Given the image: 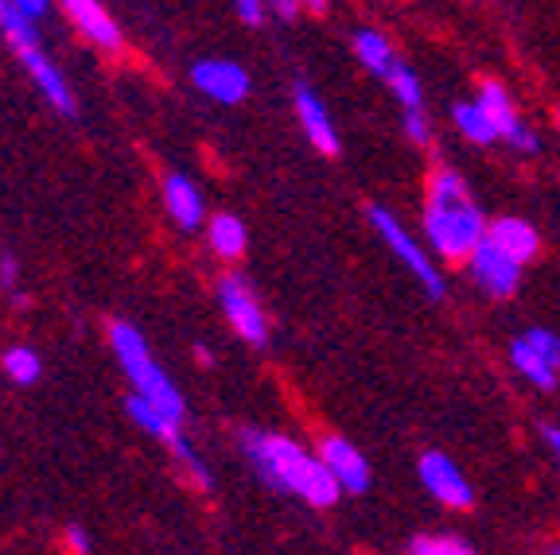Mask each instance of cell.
Here are the masks:
<instances>
[{
  "instance_id": "obj_12",
  "label": "cell",
  "mask_w": 560,
  "mask_h": 555,
  "mask_svg": "<svg viewBox=\"0 0 560 555\" xmlns=\"http://www.w3.org/2000/svg\"><path fill=\"white\" fill-rule=\"evenodd\" d=\"M296 117H300V125H304V137L312 140L324 156H339V132H335L324 102L307 90V82H300L296 86Z\"/></svg>"
},
{
  "instance_id": "obj_6",
  "label": "cell",
  "mask_w": 560,
  "mask_h": 555,
  "mask_svg": "<svg viewBox=\"0 0 560 555\" xmlns=\"http://www.w3.org/2000/svg\"><path fill=\"white\" fill-rule=\"evenodd\" d=\"M219 299H222V311H226L230 327H234L249 346H265V339H269V319H265L261 304H257L254 287L245 284L242 276H226L219 284Z\"/></svg>"
},
{
  "instance_id": "obj_21",
  "label": "cell",
  "mask_w": 560,
  "mask_h": 555,
  "mask_svg": "<svg viewBox=\"0 0 560 555\" xmlns=\"http://www.w3.org/2000/svg\"><path fill=\"white\" fill-rule=\"evenodd\" d=\"M385 82H389L394 97L401 102V114H424V86H420V79L405 62H397V70Z\"/></svg>"
},
{
  "instance_id": "obj_17",
  "label": "cell",
  "mask_w": 560,
  "mask_h": 555,
  "mask_svg": "<svg viewBox=\"0 0 560 555\" xmlns=\"http://www.w3.org/2000/svg\"><path fill=\"white\" fill-rule=\"evenodd\" d=\"M510 365H514L517 374H522L525 381L534 385V389H541V392L557 389V381H560L557 369H552V365L545 362V357L537 354V350L529 346L525 339H514V342H510Z\"/></svg>"
},
{
  "instance_id": "obj_13",
  "label": "cell",
  "mask_w": 560,
  "mask_h": 555,
  "mask_svg": "<svg viewBox=\"0 0 560 555\" xmlns=\"http://www.w3.org/2000/svg\"><path fill=\"white\" fill-rule=\"evenodd\" d=\"M62 12H67V16L79 24V32L86 35V39H94L97 47L121 51V27L114 24V16H109L97 0H67V4H62Z\"/></svg>"
},
{
  "instance_id": "obj_3",
  "label": "cell",
  "mask_w": 560,
  "mask_h": 555,
  "mask_svg": "<svg viewBox=\"0 0 560 555\" xmlns=\"http://www.w3.org/2000/svg\"><path fill=\"white\" fill-rule=\"evenodd\" d=\"M109 342H114V354L117 362H121L125 377L132 381V389H137V397H144L152 404V409L164 412L172 424H184V397H179V389H175L172 381H167V374L156 365V357L149 354V346H144V339H140V330L132 327V322H109Z\"/></svg>"
},
{
  "instance_id": "obj_1",
  "label": "cell",
  "mask_w": 560,
  "mask_h": 555,
  "mask_svg": "<svg viewBox=\"0 0 560 555\" xmlns=\"http://www.w3.org/2000/svg\"><path fill=\"white\" fill-rule=\"evenodd\" d=\"M242 451H245V459L254 462L257 474L265 477V486L277 489V494H292V497H300V501L315 505V509H327V505L339 501L342 489L331 477V470L324 467L319 454H307L296 439L245 427Z\"/></svg>"
},
{
  "instance_id": "obj_23",
  "label": "cell",
  "mask_w": 560,
  "mask_h": 555,
  "mask_svg": "<svg viewBox=\"0 0 560 555\" xmlns=\"http://www.w3.org/2000/svg\"><path fill=\"white\" fill-rule=\"evenodd\" d=\"M409 555H475V552L455 536H417L409 544Z\"/></svg>"
},
{
  "instance_id": "obj_27",
  "label": "cell",
  "mask_w": 560,
  "mask_h": 555,
  "mask_svg": "<svg viewBox=\"0 0 560 555\" xmlns=\"http://www.w3.org/2000/svg\"><path fill=\"white\" fill-rule=\"evenodd\" d=\"M16 276H20L16 257H12V252H0V287L12 292V287H16Z\"/></svg>"
},
{
  "instance_id": "obj_4",
  "label": "cell",
  "mask_w": 560,
  "mask_h": 555,
  "mask_svg": "<svg viewBox=\"0 0 560 555\" xmlns=\"http://www.w3.org/2000/svg\"><path fill=\"white\" fill-rule=\"evenodd\" d=\"M366 217H370V226L377 229V237H382L385 245H389V252H394L397 261L405 264V269L417 276V284L424 287V292L432 295V299H444L447 284H444V272L432 264V257L424 252V245L412 241V234L401 226V217L394 214V210H385L377 206V202H370L366 206Z\"/></svg>"
},
{
  "instance_id": "obj_29",
  "label": "cell",
  "mask_w": 560,
  "mask_h": 555,
  "mask_svg": "<svg viewBox=\"0 0 560 555\" xmlns=\"http://www.w3.org/2000/svg\"><path fill=\"white\" fill-rule=\"evenodd\" d=\"M16 9L24 12L27 20H39V16H47V0H16Z\"/></svg>"
},
{
  "instance_id": "obj_30",
  "label": "cell",
  "mask_w": 560,
  "mask_h": 555,
  "mask_svg": "<svg viewBox=\"0 0 560 555\" xmlns=\"http://www.w3.org/2000/svg\"><path fill=\"white\" fill-rule=\"evenodd\" d=\"M541 435H545V442H549L552 459H557V467H560V427H557V424H545V427H541Z\"/></svg>"
},
{
  "instance_id": "obj_18",
  "label": "cell",
  "mask_w": 560,
  "mask_h": 555,
  "mask_svg": "<svg viewBox=\"0 0 560 555\" xmlns=\"http://www.w3.org/2000/svg\"><path fill=\"white\" fill-rule=\"evenodd\" d=\"M207 241L210 249L219 252V257H226V261H234V257H242L245 245H249V234H245V222L234 214H214L207 226Z\"/></svg>"
},
{
  "instance_id": "obj_32",
  "label": "cell",
  "mask_w": 560,
  "mask_h": 555,
  "mask_svg": "<svg viewBox=\"0 0 560 555\" xmlns=\"http://www.w3.org/2000/svg\"><path fill=\"white\" fill-rule=\"evenodd\" d=\"M195 357H199V362H202V365H210V362H214V357H210V350H202V346H199V350H195Z\"/></svg>"
},
{
  "instance_id": "obj_26",
  "label": "cell",
  "mask_w": 560,
  "mask_h": 555,
  "mask_svg": "<svg viewBox=\"0 0 560 555\" xmlns=\"http://www.w3.org/2000/svg\"><path fill=\"white\" fill-rule=\"evenodd\" d=\"M67 544L74 555H90V547H94V540H90V532L82 529V524H70L67 529Z\"/></svg>"
},
{
  "instance_id": "obj_8",
  "label": "cell",
  "mask_w": 560,
  "mask_h": 555,
  "mask_svg": "<svg viewBox=\"0 0 560 555\" xmlns=\"http://www.w3.org/2000/svg\"><path fill=\"white\" fill-rule=\"evenodd\" d=\"M475 102L482 105V114L490 117V125L499 129V140H510L517 152H537L534 129H525V121L517 117L514 102H510V94H506V86H502V82L487 79L479 86V97H475Z\"/></svg>"
},
{
  "instance_id": "obj_16",
  "label": "cell",
  "mask_w": 560,
  "mask_h": 555,
  "mask_svg": "<svg viewBox=\"0 0 560 555\" xmlns=\"http://www.w3.org/2000/svg\"><path fill=\"white\" fill-rule=\"evenodd\" d=\"M354 55H359V62L370 70V74H377V79H389L397 70V51H394V44L385 39L377 27H362V32H354Z\"/></svg>"
},
{
  "instance_id": "obj_19",
  "label": "cell",
  "mask_w": 560,
  "mask_h": 555,
  "mask_svg": "<svg viewBox=\"0 0 560 555\" xmlns=\"http://www.w3.org/2000/svg\"><path fill=\"white\" fill-rule=\"evenodd\" d=\"M452 117H455V129L464 132V140H471V144L487 147V144H494V140H499V129L490 125V117L482 114L479 102H459L452 109Z\"/></svg>"
},
{
  "instance_id": "obj_10",
  "label": "cell",
  "mask_w": 560,
  "mask_h": 555,
  "mask_svg": "<svg viewBox=\"0 0 560 555\" xmlns=\"http://www.w3.org/2000/svg\"><path fill=\"white\" fill-rule=\"evenodd\" d=\"M191 82L202 90L207 97L222 105H234L249 94V74H245L237 62L230 59H207V62H195L191 67Z\"/></svg>"
},
{
  "instance_id": "obj_14",
  "label": "cell",
  "mask_w": 560,
  "mask_h": 555,
  "mask_svg": "<svg viewBox=\"0 0 560 555\" xmlns=\"http://www.w3.org/2000/svg\"><path fill=\"white\" fill-rule=\"evenodd\" d=\"M20 59H24V67L32 70L35 86L44 90L47 102H51L62 117H74V109H79V105H74V94H70V86H67V82H62L59 70H55L51 62H47L44 47H32V51H24V55H20Z\"/></svg>"
},
{
  "instance_id": "obj_33",
  "label": "cell",
  "mask_w": 560,
  "mask_h": 555,
  "mask_svg": "<svg viewBox=\"0 0 560 555\" xmlns=\"http://www.w3.org/2000/svg\"><path fill=\"white\" fill-rule=\"evenodd\" d=\"M545 555H560V540H552V544L545 547Z\"/></svg>"
},
{
  "instance_id": "obj_25",
  "label": "cell",
  "mask_w": 560,
  "mask_h": 555,
  "mask_svg": "<svg viewBox=\"0 0 560 555\" xmlns=\"http://www.w3.org/2000/svg\"><path fill=\"white\" fill-rule=\"evenodd\" d=\"M401 132L409 144L417 147H429L432 144V121L429 114H401Z\"/></svg>"
},
{
  "instance_id": "obj_2",
  "label": "cell",
  "mask_w": 560,
  "mask_h": 555,
  "mask_svg": "<svg viewBox=\"0 0 560 555\" xmlns=\"http://www.w3.org/2000/svg\"><path fill=\"white\" fill-rule=\"evenodd\" d=\"M487 217L467 187L452 167H440L429 179L424 194V237L432 241V252L444 261H467L482 241H487Z\"/></svg>"
},
{
  "instance_id": "obj_15",
  "label": "cell",
  "mask_w": 560,
  "mask_h": 555,
  "mask_svg": "<svg viewBox=\"0 0 560 555\" xmlns=\"http://www.w3.org/2000/svg\"><path fill=\"white\" fill-rule=\"evenodd\" d=\"M164 202H167V210H172V217L184 229H199L202 226V214H207V206H202V194L195 191L191 179H184V175H167Z\"/></svg>"
},
{
  "instance_id": "obj_11",
  "label": "cell",
  "mask_w": 560,
  "mask_h": 555,
  "mask_svg": "<svg viewBox=\"0 0 560 555\" xmlns=\"http://www.w3.org/2000/svg\"><path fill=\"white\" fill-rule=\"evenodd\" d=\"M487 241L499 245L502 252H506L510 261H517L525 269V264L534 261L537 249H541V237H537V229L525 222V217H494L487 229Z\"/></svg>"
},
{
  "instance_id": "obj_22",
  "label": "cell",
  "mask_w": 560,
  "mask_h": 555,
  "mask_svg": "<svg viewBox=\"0 0 560 555\" xmlns=\"http://www.w3.org/2000/svg\"><path fill=\"white\" fill-rule=\"evenodd\" d=\"M0 365H4V374H9L16 385H35V381H39V354H35V350H27V346L4 350Z\"/></svg>"
},
{
  "instance_id": "obj_28",
  "label": "cell",
  "mask_w": 560,
  "mask_h": 555,
  "mask_svg": "<svg viewBox=\"0 0 560 555\" xmlns=\"http://www.w3.org/2000/svg\"><path fill=\"white\" fill-rule=\"evenodd\" d=\"M265 12H269V9H265L261 0H242V4H237V16H242L245 24H254V27L265 20Z\"/></svg>"
},
{
  "instance_id": "obj_20",
  "label": "cell",
  "mask_w": 560,
  "mask_h": 555,
  "mask_svg": "<svg viewBox=\"0 0 560 555\" xmlns=\"http://www.w3.org/2000/svg\"><path fill=\"white\" fill-rule=\"evenodd\" d=\"M125 409H129V416L137 420V424L144 427V432L160 435V439H164L167 447H172V442L184 439V432H179V424H172V420H167L164 412L152 409V404H149V400H144V397H129V404H125Z\"/></svg>"
},
{
  "instance_id": "obj_24",
  "label": "cell",
  "mask_w": 560,
  "mask_h": 555,
  "mask_svg": "<svg viewBox=\"0 0 560 555\" xmlns=\"http://www.w3.org/2000/svg\"><path fill=\"white\" fill-rule=\"evenodd\" d=\"M525 342H529V346L537 350V354L545 357V362L552 365V369H557L560 374V334L557 330H545V327H534V330H525L522 334Z\"/></svg>"
},
{
  "instance_id": "obj_31",
  "label": "cell",
  "mask_w": 560,
  "mask_h": 555,
  "mask_svg": "<svg viewBox=\"0 0 560 555\" xmlns=\"http://www.w3.org/2000/svg\"><path fill=\"white\" fill-rule=\"evenodd\" d=\"M272 12H277L280 20H292L300 12V4H292V0H280V4H272Z\"/></svg>"
},
{
  "instance_id": "obj_7",
  "label": "cell",
  "mask_w": 560,
  "mask_h": 555,
  "mask_svg": "<svg viewBox=\"0 0 560 555\" xmlns=\"http://www.w3.org/2000/svg\"><path fill=\"white\" fill-rule=\"evenodd\" d=\"M467 272H471L475 284L487 295H494V299H510V295L517 292V284H522V264L510 261L506 252L490 241H482L479 249L467 257Z\"/></svg>"
},
{
  "instance_id": "obj_5",
  "label": "cell",
  "mask_w": 560,
  "mask_h": 555,
  "mask_svg": "<svg viewBox=\"0 0 560 555\" xmlns=\"http://www.w3.org/2000/svg\"><path fill=\"white\" fill-rule=\"evenodd\" d=\"M417 474H420V486L429 489L440 505H447V509H471V505H475L471 482H467V474L455 467L444 451H424V454H420Z\"/></svg>"
},
{
  "instance_id": "obj_9",
  "label": "cell",
  "mask_w": 560,
  "mask_h": 555,
  "mask_svg": "<svg viewBox=\"0 0 560 555\" xmlns=\"http://www.w3.org/2000/svg\"><path fill=\"white\" fill-rule=\"evenodd\" d=\"M319 459L331 470V477L339 482L342 494H366L370 489V459H362V451L342 435H327L319 442Z\"/></svg>"
}]
</instances>
